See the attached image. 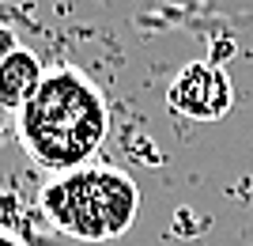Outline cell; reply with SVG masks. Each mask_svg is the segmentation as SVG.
<instances>
[{"mask_svg": "<svg viewBox=\"0 0 253 246\" xmlns=\"http://www.w3.org/2000/svg\"><path fill=\"white\" fill-rule=\"evenodd\" d=\"M8 118H11V114H8L4 106H0V137H4V129H8Z\"/></svg>", "mask_w": 253, "mask_h": 246, "instance_id": "7", "label": "cell"}, {"mask_svg": "<svg viewBox=\"0 0 253 246\" xmlns=\"http://www.w3.org/2000/svg\"><path fill=\"white\" fill-rule=\"evenodd\" d=\"M15 49H19V38H15V31H11L8 23H0V64L8 61Z\"/></svg>", "mask_w": 253, "mask_h": 246, "instance_id": "5", "label": "cell"}, {"mask_svg": "<svg viewBox=\"0 0 253 246\" xmlns=\"http://www.w3.org/2000/svg\"><path fill=\"white\" fill-rule=\"evenodd\" d=\"M42 216L80 243L121 239L140 216V190L117 167H84L42 190Z\"/></svg>", "mask_w": 253, "mask_h": 246, "instance_id": "2", "label": "cell"}, {"mask_svg": "<svg viewBox=\"0 0 253 246\" xmlns=\"http://www.w3.org/2000/svg\"><path fill=\"white\" fill-rule=\"evenodd\" d=\"M42 80H45L42 57H34L31 49H23V46H19L8 61L0 64V106L8 110V114H11V110L19 114V110L38 95Z\"/></svg>", "mask_w": 253, "mask_h": 246, "instance_id": "4", "label": "cell"}, {"mask_svg": "<svg viewBox=\"0 0 253 246\" xmlns=\"http://www.w3.org/2000/svg\"><path fill=\"white\" fill-rule=\"evenodd\" d=\"M19 140L34 167L49 174H72L91 167L110 133V106L102 87L87 72L61 64L45 72L38 95L15 118Z\"/></svg>", "mask_w": 253, "mask_h": 246, "instance_id": "1", "label": "cell"}, {"mask_svg": "<svg viewBox=\"0 0 253 246\" xmlns=\"http://www.w3.org/2000/svg\"><path fill=\"white\" fill-rule=\"evenodd\" d=\"M170 114L189 121H219L234 106V84L223 64L211 61H189L167 87Z\"/></svg>", "mask_w": 253, "mask_h": 246, "instance_id": "3", "label": "cell"}, {"mask_svg": "<svg viewBox=\"0 0 253 246\" xmlns=\"http://www.w3.org/2000/svg\"><path fill=\"white\" fill-rule=\"evenodd\" d=\"M0 246H23V239H15L11 231H0Z\"/></svg>", "mask_w": 253, "mask_h": 246, "instance_id": "6", "label": "cell"}]
</instances>
